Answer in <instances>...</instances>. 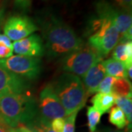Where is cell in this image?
Listing matches in <instances>:
<instances>
[{"label": "cell", "mask_w": 132, "mask_h": 132, "mask_svg": "<svg viewBox=\"0 0 132 132\" xmlns=\"http://www.w3.org/2000/svg\"><path fill=\"white\" fill-rule=\"evenodd\" d=\"M38 24L45 41L44 50L51 58L64 57L84 44L68 24L54 14L38 18Z\"/></svg>", "instance_id": "6da1fadb"}, {"label": "cell", "mask_w": 132, "mask_h": 132, "mask_svg": "<svg viewBox=\"0 0 132 132\" xmlns=\"http://www.w3.org/2000/svg\"><path fill=\"white\" fill-rule=\"evenodd\" d=\"M38 114V103L31 95L22 93L0 96V121L7 127L26 125Z\"/></svg>", "instance_id": "7a4b0ae2"}, {"label": "cell", "mask_w": 132, "mask_h": 132, "mask_svg": "<svg viewBox=\"0 0 132 132\" xmlns=\"http://www.w3.org/2000/svg\"><path fill=\"white\" fill-rule=\"evenodd\" d=\"M52 87L65 109L67 116L79 112L86 104L88 96L82 81L77 76L65 73L57 78Z\"/></svg>", "instance_id": "3957f363"}, {"label": "cell", "mask_w": 132, "mask_h": 132, "mask_svg": "<svg viewBox=\"0 0 132 132\" xmlns=\"http://www.w3.org/2000/svg\"><path fill=\"white\" fill-rule=\"evenodd\" d=\"M88 44L102 57L107 56L117 46L120 33L109 21L96 17L88 26Z\"/></svg>", "instance_id": "277c9868"}, {"label": "cell", "mask_w": 132, "mask_h": 132, "mask_svg": "<svg viewBox=\"0 0 132 132\" xmlns=\"http://www.w3.org/2000/svg\"><path fill=\"white\" fill-rule=\"evenodd\" d=\"M102 59L95 48L88 43H84L78 49L62 57L60 65L65 73L82 77L92 66Z\"/></svg>", "instance_id": "5b68a950"}, {"label": "cell", "mask_w": 132, "mask_h": 132, "mask_svg": "<svg viewBox=\"0 0 132 132\" xmlns=\"http://www.w3.org/2000/svg\"><path fill=\"white\" fill-rule=\"evenodd\" d=\"M1 60L7 69L27 81L38 79L42 70V63L39 57L16 54Z\"/></svg>", "instance_id": "8992f818"}, {"label": "cell", "mask_w": 132, "mask_h": 132, "mask_svg": "<svg viewBox=\"0 0 132 132\" xmlns=\"http://www.w3.org/2000/svg\"><path fill=\"white\" fill-rule=\"evenodd\" d=\"M97 17L112 24L122 36L132 26L131 11L120 9L106 0H98L95 5Z\"/></svg>", "instance_id": "52a82bcc"}, {"label": "cell", "mask_w": 132, "mask_h": 132, "mask_svg": "<svg viewBox=\"0 0 132 132\" xmlns=\"http://www.w3.org/2000/svg\"><path fill=\"white\" fill-rule=\"evenodd\" d=\"M38 109V115L50 123L54 119L67 117L65 110L53 90L52 85H47L40 91Z\"/></svg>", "instance_id": "ba28073f"}, {"label": "cell", "mask_w": 132, "mask_h": 132, "mask_svg": "<svg viewBox=\"0 0 132 132\" xmlns=\"http://www.w3.org/2000/svg\"><path fill=\"white\" fill-rule=\"evenodd\" d=\"M38 29V25L29 17L24 15H16L6 20L3 30L10 40L18 41L29 36Z\"/></svg>", "instance_id": "9c48e42d"}, {"label": "cell", "mask_w": 132, "mask_h": 132, "mask_svg": "<svg viewBox=\"0 0 132 132\" xmlns=\"http://www.w3.org/2000/svg\"><path fill=\"white\" fill-rule=\"evenodd\" d=\"M29 87V81L19 77L7 69L0 59V96L22 94Z\"/></svg>", "instance_id": "30bf717a"}, {"label": "cell", "mask_w": 132, "mask_h": 132, "mask_svg": "<svg viewBox=\"0 0 132 132\" xmlns=\"http://www.w3.org/2000/svg\"><path fill=\"white\" fill-rule=\"evenodd\" d=\"M13 51L17 55L40 57L43 55L44 45L42 38L37 34H32L27 38L13 43Z\"/></svg>", "instance_id": "8fae6325"}, {"label": "cell", "mask_w": 132, "mask_h": 132, "mask_svg": "<svg viewBox=\"0 0 132 132\" xmlns=\"http://www.w3.org/2000/svg\"><path fill=\"white\" fill-rule=\"evenodd\" d=\"M106 74L102 60L96 62L82 76V82L87 96L97 92L99 85L106 76Z\"/></svg>", "instance_id": "7c38bea8"}, {"label": "cell", "mask_w": 132, "mask_h": 132, "mask_svg": "<svg viewBox=\"0 0 132 132\" xmlns=\"http://www.w3.org/2000/svg\"><path fill=\"white\" fill-rule=\"evenodd\" d=\"M113 59L123 62L127 69L132 66V43H118L114 48Z\"/></svg>", "instance_id": "4fadbf2b"}, {"label": "cell", "mask_w": 132, "mask_h": 132, "mask_svg": "<svg viewBox=\"0 0 132 132\" xmlns=\"http://www.w3.org/2000/svg\"><path fill=\"white\" fill-rule=\"evenodd\" d=\"M115 95L112 93L104 94L98 93L93 97L91 102L93 104V107L98 110L101 114L107 112L115 104Z\"/></svg>", "instance_id": "5bb4252c"}, {"label": "cell", "mask_w": 132, "mask_h": 132, "mask_svg": "<svg viewBox=\"0 0 132 132\" xmlns=\"http://www.w3.org/2000/svg\"><path fill=\"white\" fill-rule=\"evenodd\" d=\"M106 73L117 79H127L126 66L123 62L110 58L102 61Z\"/></svg>", "instance_id": "9a60e30c"}, {"label": "cell", "mask_w": 132, "mask_h": 132, "mask_svg": "<svg viewBox=\"0 0 132 132\" xmlns=\"http://www.w3.org/2000/svg\"><path fill=\"white\" fill-rule=\"evenodd\" d=\"M112 93L115 97H131V84L128 79H115Z\"/></svg>", "instance_id": "2e32d148"}, {"label": "cell", "mask_w": 132, "mask_h": 132, "mask_svg": "<svg viewBox=\"0 0 132 132\" xmlns=\"http://www.w3.org/2000/svg\"><path fill=\"white\" fill-rule=\"evenodd\" d=\"M109 122L119 129H122L128 125V122L123 111L118 106L112 107L109 115Z\"/></svg>", "instance_id": "e0dca14e"}, {"label": "cell", "mask_w": 132, "mask_h": 132, "mask_svg": "<svg viewBox=\"0 0 132 132\" xmlns=\"http://www.w3.org/2000/svg\"><path fill=\"white\" fill-rule=\"evenodd\" d=\"M115 104L120 109L126 116L128 125L131 126L132 120V101L131 97H116Z\"/></svg>", "instance_id": "ac0fdd59"}, {"label": "cell", "mask_w": 132, "mask_h": 132, "mask_svg": "<svg viewBox=\"0 0 132 132\" xmlns=\"http://www.w3.org/2000/svg\"><path fill=\"white\" fill-rule=\"evenodd\" d=\"M50 123V122L45 120L38 114L32 120L27 123L25 126L35 132H54L51 128Z\"/></svg>", "instance_id": "d6986e66"}, {"label": "cell", "mask_w": 132, "mask_h": 132, "mask_svg": "<svg viewBox=\"0 0 132 132\" xmlns=\"http://www.w3.org/2000/svg\"><path fill=\"white\" fill-rule=\"evenodd\" d=\"M87 120H88V127L91 132H94L96 129L98 124L101 120V114L96 110L93 106H89L87 109Z\"/></svg>", "instance_id": "ffe728a7"}, {"label": "cell", "mask_w": 132, "mask_h": 132, "mask_svg": "<svg viewBox=\"0 0 132 132\" xmlns=\"http://www.w3.org/2000/svg\"><path fill=\"white\" fill-rule=\"evenodd\" d=\"M115 79L116 78L110 76H105L102 81L100 83L97 91L100 93H104V94L112 93V86L115 81Z\"/></svg>", "instance_id": "44dd1931"}, {"label": "cell", "mask_w": 132, "mask_h": 132, "mask_svg": "<svg viewBox=\"0 0 132 132\" xmlns=\"http://www.w3.org/2000/svg\"><path fill=\"white\" fill-rule=\"evenodd\" d=\"M78 112H75L66 117L65 119V126L63 128V132H75L76 119Z\"/></svg>", "instance_id": "7402d4cb"}, {"label": "cell", "mask_w": 132, "mask_h": 132, "mask_svg": "<svg viewBox=\"0 0 132 132\" xmlns=\"http://www.w3.org/2000/svg\"><path fill=\"white\" fill-rule=\"evenodd\" d=\"M51 128L54 132H63V128L65 126L64 118H57L54 119L50 123Z\"/></svg>", "instance_id": "603a6c76"}, {"label": "cell", "mask_w": 132, "mask_h": 132, "mask_svg": "<svg viewBox=\"0 0 132 132\" xmlns=\"http://www.w3.org/2000/svg\"><path fill=\"white\" fill-rule=\"evenodd\" d=\"M13 48L7 47L2 43H0V59H6L13 55Z\"/></svg>", "instance_id": "cb8c5ba5"}, {"label": "cell", "mask_w": 132, "mask_h": 132, "mask_svg": "<svg viewBox=\"0 0 132 132\" xmlns=\"http://www.w3.org/2000/svg\"><path fill=\"white\" fill-rule=\"evenodd\" d=\"M32 0H15V7L21 10H28L31 7Z\"/></svg>", "instance_id": "d4e9b609"}, {"label": "cell", "mask_w": 132, "mask_h": 132, "mask_svg": "<svg viewBox=\"0 0 132 132\" xmlns=\"http://www.w3.org/2000/svg\"><path fill=\"white\" fill-rule=\"evenodd\" d=\"M8 132H35L29 128L25 125H19L15 128L8 127Z\"/></svg>", "instance_id": "484cf974"}, {"label": "cell", "mask_w": 132, "mask_h": 132, "mask_svg": "<svg viewBox=\"0 0 132 132\" xmlns=\"http://www.w3.org/2000/svg\"><path fill=\"white\" fill-rule=\"evenodd\" d=\"M118 4L121 8L128 11H131L132 5V0H116Z\"/></svg>", "instance_id": "4316f807"}, {"label": "cell", "mask_w": 132, "mask_h": 132, "mask_svg": "<svg viewBox=\"0 0 132 132\" xmlns=\"http://www.w3.org/2000/svg\"><path fill=\"white\" fill-rule=\"evenodd\" d=\"M0 43H2L5 46H7V47L13 48V44L11 43V40H10V38L6 36L5 34H0Z\"/></svg>", "instance_id": "83f0119b"}, {"label": "cell", "mask_w": 132, "mask_h": 132, "mask_svg": "<svg viewBox=\"0 0 132 132\" xmlns=\"http://www.w3.org/2000/svg\"><path fill=\"white\" fill-rule=\"evenodd\" d=\"M5 22V9L0 7V29L2 27V24Z\"/></svg>", "instance_id": "f1b7e54d"}, {"label": "cell", "mask_w": 132, "mask_h": 132, "mask_svg": "<svg viewBox=\"0 0 132 132\" xmlns=\"http://www.w3.org/2000/svg\"><path fill=\"white\" fill-rule=\"evenodd\" d=\"M0 132H8V127L0 121Z\"/></svg>", "instance_id": "f546056e"}, {"label": "cell", "mask_w": 132, "mask_h": 132, "mask_svg": "<svg viewBox=\"0 0 132 132\" xmlns=\"http://www.w3.org/2000/svg\"><path fill=\"white\" fill-rule=\"evenodd\" d=\"M102 132H124V131H120V130H116V129H112V128H104V130L102 131Z\"/></svg>", "instance_id": "4dcf8cb0"}]
</instances>
